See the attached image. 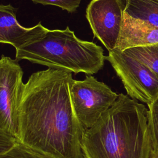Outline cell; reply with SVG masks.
Listing matches in <instances>:
<instances>
[{"label": "cell", "instance_id": "1", "mask_svg": "<svg viewBox=\"0 0 158 158\" xmlns=\"http://www.w3.org/2000/svg\"><path fill=\"white\" fill-rule=\"evenodd\" d=\"M72 72L59 69L33 73L19 101L18 142L50 158H83L85 130L72 102Z\"/></svg>", "mask_w": 158, "mask_h": 158}, {"label": "cell", "instance_id": "2", "mask_svg": "<svg viewBox=\"0 0 158 158\" xmlns=\"http://www.w3.org/2000/svg\"><path fill=\"white\" fill-rule=\"evenodd\" d=\"M83 158H151L154 145L148 109L120 93L81 139Z\"/></svg>", "mask_w": 158, "mask_h": 158}, {"label": "cell", "instance_id": "3", "mask_svg": "<svg viewBox=\"0 0 158 158\" xmlns=\"http://www.w3.org/2000/svg\"><path fill=\"white\" fill-rule=\"evenodd\" d=\"M15 59L69 70L74 73L93 75L102 69L106 56L95 43L78 38L69 27L49 30L43 35L15 49Z\"/></svg>", "mask_w": 158, "mask_h": 158}, {"label": "cell", "instance_id": "4", "mask_svg": "<svg viewBox=\"0 0 158 158\" xmlns=\"http://www.w3.org/2000/svg\"><path fill=\"white\" fill-rule=\"evenodd\" d=\"M70 95L75 114L84 130L91 127L117 100L118 94L91 75L73 80Z\"/></svg>", "mask_w": 158, "mask_h": 158}, {"label": "cell", "instance_id": "5", "mask_svg": "<svg viewBox=\"0 0 158 158\" xmlns=\"http://www.w3.org/2000/svg\"><path fill=\"white\" fill-rule=\"evenodd\" d=\"M121 80L127 94L149 106L158 95V78L138 59L123 51L113 50L106 56Z\"/></svg>", "mask_w": 158, "mask_h": 158}, {"label": "cell", "instance_id": "6", "mask_svg": "<svg viewBox=\"0 0 158 158\" xmlns=\"http://www.w3.org/2000/svg\"><path fill=\"white\" fill-rule=\"evenodd\" d=\"M19 61L0 59V128L15 138L18 134L17 110L23 72Z\"/></svg>", "mask_w": 158, "mask_h": 158}, {"label": "cell", "instance_id": "7", "mask_svg": "<svg viewBox=\"0 0 158 158\" xmlns=\"http://www.w3.org/2000/svg\"><path fill=\"white\" fill-rule=\"evenodd\" d=\"M122 0H91L86 10V17L93 35L108 51L115 49L124 17Z\"/></svg>", "mask_w": 158, "mask_h": 158}, {"label": "cell", "instance_id": "8", "mask_svg": "<svg viewBox=\"0 0 158 158\" xmlns=\"http://www.w3.org/2000/svg\"><path fill=\"white\" fill-rule=\"evenodd\" d=\"M17 12L10 4H0V43L11 44L15 49L41 36L47 30L41 22L30 28L22 26L17 20Z\"/></svg>", "mask_w": 158, "mask_h": 158}, {"label": "cell", "instance_id": "9", "mask_svg": "<svg viewBox=\"0 0 158 158\" xmlns=\"http://www.w3.org/2000/svg\"><path fill=\"white\" fill-rule=\"evenodd\" d=\"M158 44V28L123 17L120 35L115 50Z\"/></svg>", "mask_w": 158, "mask_h": 158}, {"label": "cell", "instance_id": "10", "mask_svg": "<svg viewBox=\"0 0 158 158\" xmlns=\"http://www.w3.org/2000/svg\"><path fill=\"white\" fill-rule=\"evenodd\" d=\"M124 17L158 28V0H125Z\"/></svg>", "mask_w": 158, "mask_h": 158}, {"label": "cell", "instance_id": "11", "mask_svg": "<svg viewBox=\"0 0 158 158\" xmlns=\"http://www.w3.org/2000/svg\"><path fill=\"white\" fill-rule=\"evenodd\" d=\"M123 51L146 65L158 78V44L133 47Z\"/></svg>", "mask_w": 158, "mask_h": 158}, {"label": "cell", "instance_id": "12", "mask_svg": "<svg viewBox=\"0 0 158 158\" xmlns=\"http://www.w3.org/2000/svg\"><path fill=\"white\" fill-rule=\"evenodd\" d=\"M0 158H50L39 154L19 142L7 151L0 154Z\"/></svg>", "mask_w": 158, "mask_h": 158}, {"label": "cell", "instance_id": "13", "mask_svg": "<svg viewBox=\"0 0 158 158\" xmlns=\"http://www.w3.org/2000/svg\"><path fill=\"white\" fill-rule=\"evenodd\" d=\"M148 106V124L154 151L158 150V95Z\"/></svg>", "mask_w": 158, "mask_h": 158}, {"label": "cell", "instance_id": "14", "mask_svg": "<svg viewBox=\"0 0 158 158\" xmlns=\"http://www.w3.org/2000/svg\"><path fill=\"white\" fill-rule=\"evenodd\" d=\"M35 4H41L42 5H52L60 7L63 10H66L70 13L74 12L81 0H31Z\"/></svg>", "mask_w": 158, "mask_h": 158}, {"label": "cell", "instance_id": "15", "mask_svg": "<svg viewBox=\"0 0 158 158\" xmlns=\"http://www.w3.org/2000/svg\"><path fill=\"white\" fill-rule=\"evenodd\" d=\"M17 142V139L0 128V154L7 151Z\"/></svg>", "mask_w": 158, "mask_h": 158}, {"label": "cell", "instance_id": "16", "mask_svg": "<svg viewBox=\"0 0 158 158\" xmlns=\"http://www.w3.org/2000/svg\"><path fill=\"white\" fill-rule=\"evenodd\" d=\"M151 158H158V150H156L154 151Z\"/></svg>", "mask_w": 158, "mask_h": 158}]
</instances>
